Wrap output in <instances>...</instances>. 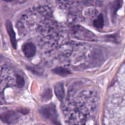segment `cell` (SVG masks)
<instances>
[{
  "mask_svg": "<svg viewBox=\"0 0 125 125\" xmlns=\"http://www.w3.org/2000/svg\"><path fill=\"white\" fill-rule=\"evenodd\" d=\"M17 84L19 88H22L25 85V80L22 76L20 75L17 76Z\"/></svg>",
  "mask_w": 125,
  "mask_h": 125,
  "instance_id": "30bf717a",
  "label": "cell"
},
{
  "mask_svg": "<svg viewBox=\"0 0 125 125\" xmlns=\"http://www.w3.org/2000/svg\"><path fill=\"white\" fill-rule=\"evenodd\" d=\"M6 27L8 35L9 36L10 41H11V44H12V47L13 48V49H16L17 48V40H16L15 34L14 31H13L12 23H11L10 21L7 20L6 21Z\"/></svg>",
  "mask_w": 125,
  "mask_h": 125,
  "instance_id": "277c9868",
  "label": "cell"
},
{
  "mask_svg": "<svg viewBox=\"0 0 125 125\" xmlns=\"http://www.w3.org/2000/svg\"><path fill=\"white\" fill-rule=\"evenodd\" d=\"M22 50L25 56L27 58H31L36 52V46L32 43H26L22 47Z\"/></svg>",
  "mask_w": 125,
  "mask_h": 125,
  "instance_id": "3957f363",
  "label": "cell"
},
{
  "mask_svg": "<svg viewBox=\"0 0 125 125\" xmlns=\"http://www.w3.org/2000/svg\"><path fill=\"white\" fill-rule=\"evenodd\" d=\"M53 72L56 74L61 76H66L71 74V73L69 70L64 68H62V67H58V68H55L53 70Z\"/></svg>",
  "mask_w": 125,
  "mask_h": 125,
  "instance_id": "8992f818",
  "label": "cell"
},
{
  "mask_svg": "<svg viewBox=\"0 0 125 125\" xmlns=\"http://www.w3.org/2000/svg\"><path fill=\"white\" fill-rule=\"evenodd\" d=\"M54 92L57 98L62 101L64 97V89L62 83H58L54 87Z\"/></svg>",
  "mask_w": 125,
  "mask_h": 125,
  "instance_id": "5b68a950",
  "label": "cell"
},
{
  "mask_svg": "<svg viewBox=\"0 0 125 125\" xmlns=\"http://www.w3.org/2000/svg\"><path fill=\"white\" fill-rule=\"evenodd\" d=\"M39 112L42 115L49 120L54 125H61L58 120V114L56 107L52 104L42 106L39 110Z\"/></svg>",
  "mask_w": 125,
  "mask_h": 125,
  "instance_id": "6da1fadb",
  "label": "cell"
},
{
  "mask_svg": "<svg viewBox=\"0 0 125 125\" xmlns=\"http://www.w3.org/2000/svg\"><path fill=\"white\" fill-rule=\"evenodd\" d=\"M51 92L50 89H47L44 92L42 95V100L44 101H47L51 99Z\"/></svg>",
  "mask_w": 125,
  "mask_h": 125,
  "instance_id": "9c48e42d",
  "label": "cell"
},
{
  "mask_svg": "<svg viewBox=\"0 0 125 125\" xmlns=\"http://www.w3.org/2000/svg\"><path fill=\"white\" fill-rule=\"evenodd\" d=\"M104 17H103L102 14H99L97 19L93 21V25L97 29H101L104 26Z\"/></svg>",
  "mask_w": 125,
  "mask_h": 125,
  "instance_id": "52a82bcc",
  "label": "cell"
},
{
  "mask_svg": "<svg viewBox=\"0 0 125 125\" xmlns=\"http://www.w3.org/2000/svg\"><path fill=\"white\" fill-rule=\"evenodd\" d=\"M121 2H120V1H116V2H115L113 4L111 8L112 14L113 16H114L115 14H116L118 9L121 7Z\"/></svg>",
  "mask_w": 125,
  "mask_h": 125,
  "instance_id": "ba28073f",
  "label": "cell"
},
{
  "mask_svg": "<svg viewBox=\"0 0 125 125\" xmlns=\"http://www.w3.org/2000/svg\"><path fill=\"white\" fill-rule=\"evenodd\" d=\"M21 113L18 110L17 111H8L0 115V119L4 123L7 124H12L18 120L20 117Z\"/></svg>",
  "mask_w": 125,
  "mask_h": 125,
  "instance_id": "7a4b0ae2",
  "label": "cell"
}]
</instances>
